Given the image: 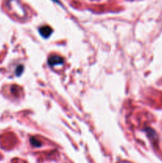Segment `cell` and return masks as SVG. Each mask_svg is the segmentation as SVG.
<instances>
[{"label":"cell","mask_w":162,"mask_h":163,"mask_svg":"<svg viewBox=\"0 0 162 163\" xmlns=\"http://www.w3.org/2000/svg\"><path fill=\"white\" fill-rule=\"evenodd\" d=\"M64 62V59L62 57H60V56H51V57H49L48 59V63L49 64L50 66H57V65H60V64H63Z\"/></svg>","instance_id":"6da1fadb"},{"label":"cell","mask_w":162,"mask_h":163,"mask_svg":"<svg viewBox=\"0 0 162 163\" xmlns=\"http://www.w3.org/2000/svg\"><path fill=\"white\" fill-rule=\"evenodd\" d=\"M39 33L44 38H49L52 34V29L49 26H43L39 28Z\"/></svg>","instance_id":"7a4b0ae2"},{"label":"cell","mask_w":162,"mask_h":163,"mask_svg":"<svg viewBox=\"0 0 162 163\" xmlns=\"http://www.w3.org/2000/svg\"><path fill=\"white\" fill-rule=\"evenodd\" d=\"M30 143L33 146H36V147H40L41 146V143L39 140H38L37 138H35L34 137H32L30 138Z\"/></svg>","instance_id":"3957f363"},{"label":"cell","mask_w":162,"mask_h":163,"mask_svg":"<svg viewBox=\"0 0 162 163\" xmlns=\"http://www.w3.org/2000/svg\"><path fill=\"white\" fill-rule=\"evenodd\" d=\"M23 72V65H18L17 67V69H16V71H15V74L17 75V76H20Z\"/></svg>","instance_id":"277c9868"},{"label":"cell","mask_w":162,"mask_h":163,"mask_svg":"<svg viewBox=\"0 0 162 163\" xmlns=\"http://www.w3.org/2000/svg\"><path fill=\"white\" fill-rule=\"evenodd\" d=\"M53 1H55V2H57V3H59V1H58V0H53Z\"/></svg>","instance_id":"5b68a950"}]
</instances>
